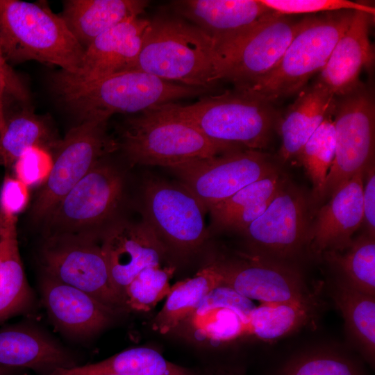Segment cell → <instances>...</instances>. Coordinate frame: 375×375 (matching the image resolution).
Returning a JSON list of instances; mask_svg holds the SVG:
<instances>
[{
    "instance_id": "21",
    "label": "cell",
    "mask_w": 375,
    "mask_h": 375,
    "mask_svg": "<svg viewBox=\"0 0 375 375\" xmlns=\"http://www.w3.org/2000/svg\"><path fill=\"white\" fill-rule=\"evenodd\" d=\"M374 15L355 11L351 23L335 44L317 82L336 97L353 91L362 84V69H370L374 62L369 28Z\"/></svg>"
},
{
    "instance_id": "5",
    "label": "cell",
    "mask_w": 375,
    "mask_h": 375,
    "mask_svg": "<svg viewBox=\"0 0 375 375\" xmlns=\"http://www.w3.org/2000/svg\"><path fill=\"white\" fill-rule=\"evenodd\" d=\"M354 12L344 10L304 16L276 67L254 84L236 90L272 104L299 93L324 67Z\"/></svg>"
},
{
    "instance_id": "11",
    "label": "cell",
    "mask_w": 375,
    "mask_h": 375,
    "mask_svg": "<svg viewBox=\"0 0 375 375\" xmlns=\"http://www.w3.org/2000/svg\"><path fill=\"white\" fill-rule=\"evenodd\" d=\"M335 156L322 199L330 197L341 184L374 162L375 101L364 84L336 97L334 112Z\"/></svg>"
},
{
    "instance_id": "40",
    "label": "cell",
    "mask_w": 375,
    "mask_h": 375,
    "mask_svg": "<svg viewBox=\"0 0 375 375\" xmlns=\"http://www.w3.org/2000/svg\"><path fill=\"white\" fill-rule=\"evenodd\" d=\"M0 81L6 94L22 105L29 106L31 95L28 88L12 66L6 60L0 51Z\"/></svg>"
},
{
    "instance_id": "32",
    "label": "cell",
    "mask_w": 375,
    "mask_h": 375,
    "mask_svg": "<svg viewBox=\"0 0 375 375\" xmlns=\"http://www.w3.org/2000/svg\"><path fill=\"white\" fill-rule=\"evenodd\" d=\"M317 294L307 300L289 303H262L247 315L244 335L265 341L281 338L306 325L318 305Z\"/></svg>"
},
{
    "instance_id": "6",
    "label": "cell",
    "mask_w": 375,
    "mask_h": 375,
    "mask_svg": "<svg viewBox=\"0 0 375 375\" xmlns=\"http://www.w3.org/2000/svg\"><path fill=\"white\" fill-rule=\"evenodd\" d=\"M118 147L133 165L169 169L238 149L215 142L190 123L160 108L128 119Z\"/></svg>"
},
{
    "instance_id": "38",
    "label": "cell",
    "mask_w": 375,
    "mask_h": 375,
    "mask_svg": "<svg viewBox=\"0 0 375 375\" xmlns=\"http://www.w3.org/2000/svg\"><path fill=\"white\" fill-rule=\"evenodd\" d=\"M52 164V153L35 147L26 151L12 167L15 176L30 188L45 181L51 172Z\"/></svg>"
},
{
    "instance_id": "29",
    "label": "cell",
    "mask_w": 375,
    "mask_h": 375,
    "mask_svg": "<svg viewBox=\"0 0 375 375\" xmlns=\"http://www.w3.org/2000/svg\"><path fill=\"white\" fill-rule=\"evenodd\" d=\"M331 294L344 319L348 336L372 367L375 360V296L360 292L336 277Z\"/></svg>"
},
{
    "instance_id": "19",
    "label": "cell",
    "mask_w": 375,
    "mask_h": 375,
    "mask_svg": "<svg viewBox=\"0 0 375 375\" xmlns=\"http://www.w3.org/2000/svg\"><path fill=\"white\" fill-rule=\"evenodd\" d=\"M40 291L53 323L74 338H88L97 334L111 323L116 313L89 294L44 272Z\"/></svg>"
},
{
    "instance_id": "45",
    "label": "cell",
    "mask_w": 375,
    "mask_h": 375,
    "mask_svg": "<svg viewBox=\"0 0 375 375\" xmlns=\"http://www.w3.org/2000/svg\"><path fill=\"white\" fill-rule=\"evenodd\" d=\"M1 212H0V228H1Z\"/></svg>"
},
{
    "instance_id": "26",
    "label": "cell",
    "mask_w": 375,
    "mask_h": 375,
    "mask_svg": "<svg viewBox=\"0 0 375 375\" xmlns=\"http://www.w3.org/2000/svg\"><path fill=\"white\" fill-rule=\"evenodd\" d=\"M1 216L0 322L27 310L33 301L19 254L17 216Z\"/></svg>"
},
{
    "instance_id": "43",
    "label": "cell",
    "mask_w": 375,
    "mask_h": 375,
    "mask_svg": "<svg viewBox=\"0 0 375 375\" xmlns=\"http://www.w3.org/2000/svg\"><path fill=\"white\" fill-rule=\"evenodd\" d=\"M216 375H246V374L240 369L224 367L220 369Z\"/></svg>"
},
{
    "instance_id": "30",
    "label": "cell",
    "mask_w": 375,
    "mask_h": 375,
    "mask_svg": "<svg viewBox=\"0 0 375 375\" xmlns=\"http://www.w3.org/2000/svg\"><path fill=\"white\" fill-rule=\"evenodd\" d=\"M222 283V275L216 261L201 269L194 276L175 283L153 320V329L161 334L174 330Z\"/></svg>"
},
{
    "instance_id": "3",
    "label": "cell",
    "mask_w": 375,
    "mask_h": 375,
    "mask_svg": "<svg viewBox=\"0 0 375 375\" xmlns=\"http://www.w3.org/2000/svg\"><path fill=\"white\" fill-rule=\"evenodd\" d=\"M0 51L11 66L34 60L74 74L85 50L60 15L47 6L0 0Z\"/></svg>"
},
{
    "instance_id": "42",
    "label": "cell",
    "mask_w": 375,
    "mask_h": 375,
    "mask_svg": "<svg viewBox=\"0 0 375 375\" xmlns=\"http://www.w3.org/2000/svg\"><path fill=\"white\" fill-rule=\"evenodd\" d=\"M6 95L4 86L0 81V133L2 131L5 124L4 97Z\"/></svg>"
},
{
    "instance_id": "44",
    "label": "cell",
    "mask_w": 375,
    "mask_h": 375,
    "mask_svg": "<svg viewBox=\"0 0 375 375\" xmlns=\"http://www.w3.org/2000/svg\"><path fill=\"white\" fill-rule=\"evenodd\" d=\"M14 369L0 366V375H14Z\"/></svg>"
},
{
    "instance_id": "15",
    "label": "cell",
    "mask_w": 375,
    "mask_h": 375,
    "mask_svg": "<svg viewBox=\"0 0 375 375\" xmlns=\"http://www.w3.org/2000/svg\"><path fill=\"white\" fill-rule=\"evenodd\" d=\"M222 286L262 303H289L308 299V289L295 265L246 254L241 260L217 261Z\"/></svg>"
},
{
    "instance_id": "36",
    "label": "cell",
    "mask_w": 375,
    "mask_h": 375,
    "mask_svg": "<svg viewBox=\"0 0 375 375\" xmlns=\"http://www.w3.org/2000/svg\"><path fill=\"white\" fill-rule=\"evenodd\" d=\"M174 272V267L161 265L141 271L123 292L124 308L138 312L150 311L169 293V280Z\"/></svg>"
},
{
    "instance_id": "41",
    "label": "cell",
    "mask_w": 375,
    "mask_h": 375,
    "mask_svg": "<svg viewBox=\"0 0 375 375\" xmlns=\"http://www.w3.org/2000/svg\"><path fill=\"white\" fill-rule=\"evenodd\" d=\"M363 222L365 232L375 238V166L371 162L364 171L362 192Z\"/></svg>"
},
{
    "instance_id": "12",
    "label": "cell",
    "mask_w": 375,
    "mask_h": 375,
    "mask_svg": "<svg viewBox=\"0 0 375 375\" xmlns=\"http://www.w3.org/2000/svg\"><path fill=\"white\" fill-rule=\"evenodd\" d=\"M172 169L207 210L246 185L281 170L262 151L238 149Z\"/></svg>"
},
{
    "instance_id": "9",
    "label": "cell",
    "mask_w": 375,
    "mask_h": 375,
    "mask_svg": "<svg viewBox=\"0 0 375 375\" xmlns=\"http://www.w3.org/2000/svg\"><path fill=\"white\" fill-rule=\"evenodd\" d=\"M106 124L81 122L60 140L52 153L51 172L31 207L34 222L44 224L64 197L107 153L118 148L107 134Z\"/></svg>"
},
{
    "instance_id": "8",
    "label": "cell",
    "mask_w": 375,
    "mask_h": 375,
    "mask_svg": "<svg viewBox=\"0 0 375 375\" xmlns=\"http://www.w3.org/2000/svg\"><path fill=\"white\" fill-rule=\"evenodd\" d=\"M310 201L287 176L265 211L241 233L249 254L295 265L309 249Z\"/></svg>"
},
{
    "instance_id": "22",
    "label": "cell",
    "mask_w": 375,
    "mask_h": 375,
    "mask_svg": "<svg viewBox=\"0 0 375 375\" xmlns=\"http://www.w3.org/2000/svg\"><path fill=\"white\" fill-rule=\"evenodd\" d=\"M61 344L40 331L24 326L0 329V366L29 369L48 375L58 369L78 366Z\"/></svg>"
},
{
    "instance_id": "39",
    "label": "cell",
    "mask_w": 375,
    "mask_h": 375,
    "mask_svg": "<svg viewBox=\"0 0 375 375\" xmlns=\"http://www.w3.org/2000/svg\"><path fill=\"white\" fill-rule=\"evenodd\" d=\"M30 199L29 187L15 176L6 175L0 192V211L17 216L25 209Z\"/></svg>"
},
{
    "instance_id": "2",
    "label": "cell",
    "mask_w": 375,
    "mask_h": 375,
    "mask_svg": "<svg viewBox=\"0 0 375 375\" xmlns=\"http://www.w3.org/2000/svg\"><path fill=\"white\" fill-rule=\"evenodd\" d=\"M220 56L210 37L179 16L150 19L139 55L130 69L209 90L222 81Z\"/></svg>"
},
{
    "instance_id": "27",
    "label": "cell",
    "mask_w": 375,
    "mask_h": 375,
    "mask_svg": "<svg viewBox=\"0 0 375 375\" xmlns=\"http://www.w3.org/2000/svg\"><path fill=\"white\" fill-rule=\"evenodd\" d=\"M286 177L281 170L277 171L210 208L213 228L242 233L265 211Z\"/></svg>"
},
{
    "instance_id": "33",
    "label": "cell",
    "mask_w": 375,
    "mask_h": 375,
    "mask_svg": "<svg viewBox=\"0 0 375 375\" xmlns=\"http://www.w3.org/2000/svg\"><path fill=\"white\" fill-rule=\"evenodd\" d=\"M338 278L355 289L375 296V238L364 233L342 252L323 254Z\"/></svg>"
},
{
    "instance_id": "31",
    "label": "cell",
    "mask_w": 375,
    "mask_h": 375,
    "mask_svg": "<svg viewBox=\"0 0 375 375\" xmlns=\"http://www.w3.org/2000/svg\"><path fill=\"white\" fill-rule=\"evenodd\" d=\"M197 375L191 370L166 360L156 350L134 347L101 361L58 369L48 375Z\"/></svg>"
},
{
    "instance_id": "16",
    "label": "cell",
    "mask_w": 375,
    "mask_h": 375,
    "mask_svg": "<svg viewBox=\"0 0 375 375\" xmlns=\"http://www.w3.org/2000/svg\"><path fill=\"white\" fill-rule=\"evenodd\" d=\"M99 242L112 283L122 300L132 280L145 268L161 265L166 252L165 244L144 220L119 218L106 228Z\"/></svg>"
},
{
    "instance_id": "4",
    "label": "cell",
    "mask_w": 375,
    "mask_h": 375,
    "mask_svg": "<svg viewBox=\"0 0 375 375\" xmlns=\"http://www.w3.org/2000/svg\"><path fill=\"white\" fill-rule=\"evenodd\" d=\"M158 108L190 123L209 140L237 149L262 151L280 121L272 103L236 89L191 104Z\"/></svg>"
},
{
    "instance_id": "14",
    "label": "cell",
    "mask_w": 375,
    "mask_h": 375,
    "mask_svg": "<svg viewBox=\"0 0 375 375\" xmlns=\"http://www.w3.org/2000/svg\"><path fill=\"white\" fill-rule=\"evenodd\" d=\"M144 220L165 244L182 251L197 249L208 238L203 203L185 186L151 178L143 187Z\"/></svg>"
},
{
    "instance_id": "10",
    "label": "cell",
    "mask_w": 375,
    "mask_h": 375,
    "mask_svg": "<svg viewBox=\"0 0 375 375\" xmlns=\"http://www.w3.org/2000/svg\"><path fill=\"white\" fill-rule=\"evenodd\" d=\"M39 256L42 272L89 294L116 312L124 308L99 240L78 235H46Z\"/></svg>"
},
{
    "instance_id": "28",
    "label": "cell",
    "mask_w": 375,
    "mask_h": 375,
    "mask_svg": "<svg viewBox=\"0 0 375 375\" xmlns=\"http://www.w3.org/2000/svg\"><path fill=\"white\" fill-rule=\"evenodd\" d=\"M60 139L49 119L34 112L30 106L9 116L0 133V165L8 168L28 149L38 147L53 153Z\"/></svg>"
},
{
    "instance_id": "37",
    "label": "cell",
    "mask_w": 375,
    "mask_h": 375,
    "mask_svg": "<svg viewBox=\"0 0 375 375\" xmlns=\"http://www.w3.org/2000/svg\"><path fill=\"white\" fill-rule=\"evenodd\" d=\"M271 10L280 15H312L344 10L375 15L374 7L347 0H260Z\"/></svg>"
},
{
    "instance_id": "17",
    "label": "cell",
    "mask_w": 375,
    "mask_h": 375,
    "mask_svg": "<svg viewBox=\"0 0 375 375\" xmlns=\"http://www.w3.org/2000/svg\"><path fill=\"white\" fill-rule=\"evenodd\" d=\"M171 7L178 16L210 37L219 55L274 12L260 0H180L172 1Z\"/></svg>"
},
{
    "instance_id": "1",
    "label": "cell",
    "mask_w": 375,
    "mask_h": 375,
    "mask_svg": "<svg viewBox=\"0 0 375 375\" xmlns=\"http://www.w3.org/2000/svg\"><path fill=\"white\" fill-rule=\"evenodd\" d=\"M51 86L59 101L81 122L107 123L116 113H142L208 91L168 82L135 69L86 81H74L60 71L51 76Z\"/></svg>"
},
{
    "instance_id": "34",
    "label": "cell",
    "mask_w": 375,
    "mask_h": 375,
    "mask_svg": "<svg viewBox=\"0 0 375 375\" xmlns=\"http://www.w3.org/2000/svg\"><path fill=\"white\" fill-rule=\"evenodd\" d=\"M272 375H366L349 354L329 348L307 350L292 356Z\"/></svg>"
},
{
    "instance_id": "24",
    "label": "cell",
    "mask_w": 375,
    "mask_h": 375,
    "mask_svg": "<svg viewBox=\"0 0 375 375\" xmlns=\"http://www.w3.org/2000/svg\"><path fill=\"white\" fill-rule=\"evenodd\" d=\"M148 5L144 0H67L60 15L85 50L105 31L140 17Z\"/></svg>"
},
{
    "instance_id": "35",
    "label": "cell",
    "mask_w": 375,
    "mask_h": 375,
    "mask_svg": "<svg viewBox=\"0 0 375 375\" xmlns=\"http://www.w3.org/2000/svg\"><path fill=\"white\" fill-rule=\"evenodd\" d=\"M334 115L327 117L303 145L298 158L312 183L315 201L322 199L335 151Z\"/></svg>"
},
{
    "instance_id": "18",
    "label": "cell",
    "mask_w": 375,
    "mask_h": 375,
    "mask_svg": "<svg viewBox=\"0 0 375 375\" xmlns=\"http://www.w3.org/2000/svg\"><path fill=\"white\" fill-rule=\"evenodd\" d=\"M364 171L338 187L317 211L309 237V249L315 255L342 252L351 244L363 222Z\"/></svg>"
},
{
    "instance_id": "46",
    "label": "cell",
    "mask_w": 375,
    "mask_h": 375,
    "mask_svg": "<svg viewBox=\"0 0 375 375\" xmlns=\"http://www.w3.org/2000/svg\"><path fill=\"white\" fill-rule=\"evenodd\" d=\"M104 375H122V374H104Z\"/></svg>"
},
{
    "instance_id": "25",
    "label": "cell",
    "mask_w": 375,
    "mask_h": 375,
    "mask_svg": "<svg viewBox=\"0 0 375 375\" xmlns=\"http://www.w3.org/2000/svg\"><path fill=\"white\" fill-rule=\"evenodd\" d=\"M254 307L251 300L221 285L212 290L185 321L191 322L200 338L226 342L244 335L247 315Z\"/></svg>"
},
{
    "instance_id": "20",
    "label": "cell",
    "mask_w": 375,
    "mask_h": 375,
    "mask_svg": "<svg viewBox=\"0 0 375 375\" xmlns=\"http://www.w3.org/2000/svg\"><path fill=\"white\" fill-rule=\"evenodd\" d=\"M149 22L138 17L113 26L85 49L75 74L60 72L74 81H86L130 69L139 55Z\"/></svg>"
},
{
    "instance_id": "13",
    "label": "cell",
    "mask_w": 375,
    "mask_h": 375,
    "mask_svg": "<svg viewBox=\"0 0 375 375\" xmlns=\"http://www.w3.org/2000/svg\"><path fill=\"white\" fill-rule=\"evenodd\" d=\"M300 19L272 12L220 53L222 81L249 87L272 71L297 33Z\"/></svg>"
},
{
    "instance_id": "7",
    "label": "cell",
    "mask_w": 375,
    "mask_h": 375,
    "mask_svg": "<svg viewBox=\"0 0 375 375\" xmlns=\"http://www.w3.org/2000/svg\"><path fill=\"white\" fill-rule=\"evenodd\" d=\"M125 185L122 172L102 158L56 206L44 223L46 235H78L99 241L119 218Z\"/></svg>"
},
{
    "instance_id": "23",
    "label": "cell",
    "mask_w": 375,
    "mask_h": 375,
    "mask_svg": "<svg viewBox=\"0 0 375 375\" xmlns=\"http://www.w3.org/2000/svg\"><path fill=\"white\" fill-rule=\"evenodd\" d=\"M335 103L336 97L318 82L299 93L278 125L281 137L280 162L299 156L314 131L327 117L334 115Z\"/></svg>"
}]
</instances>
